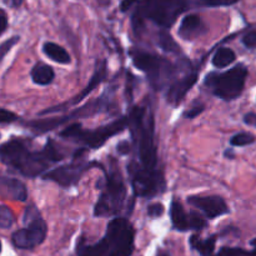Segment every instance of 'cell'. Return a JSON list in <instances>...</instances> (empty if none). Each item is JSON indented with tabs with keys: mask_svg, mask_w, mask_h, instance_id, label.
<instances>
[{
	"mask_svg": "<svg viewBox=\"0 0 256 256\" xmlns=\"http://www.w3.org/2000/svg\"><path fill=\"white\" fill-rule=\"evenodd\" d=\"M15 218L12 210L5 205H0V228L2 229H9L14 224Z\"/></svg>",
	"mask_w": 256,
	"mask_h": 256,
	"instance_id": "cb8c5ba5",
	"label": "cell"
},
{
	"mask_svg": "<svg viewBox=\"0 0 256 256\" xmlns=\"http://www.w3.org/2000/svg\"><path fill=\"white\" fill-rule=\"evenodd\" d=\"M128 124H129V120L126 118H122V119L116 120L112 124L98 128L96 130H92V132H85L82 129L74 139L82 142L85 146L90 148V149H98V148L102 146L109 138L115 136L119 132H124Z\"/></svg>",
	"mask_w": 256,
	"mask_h": 256,
	"instance_id": "30bf717a",
	"label": "cell"
},
{
	"mask_svg": "<svg viewBox=\"0 0 256 256\" xmlns=\"http://www.w3.org/2000/svg\"><path fill=\"white\" fill-rule=\"evenodd\" d=\"M235 58H236V55L230 48H220L212 56V64L218 69H222V68L229 66L232 62H234Z\"/></svg>",
	"mask_w": 256,
	"mask_h": 256,
	"instance_id": "44dd1931",
	"label": "cell"
},
{
	"mask_svg": "<svg viewBox=\"0 0 256 256\" xmlns=\"http://www.w3.org/2000/svg\"><path fill=\"white\" fill-rule=\"evenodd\" d=\"M0 162L28 178L42 175L50 164L56 162L54 154L48 146L42 152H29L25 144L18 139L0 145Z\"/></svg>",
	"mask_w": 256,
	"mask_h": 256,
	"instance_id": "7a4b0ae2",
	"label": "cell"
},
{
	"mask_svg": "<svg viewBox=\"0 0 256 256\" xmlns=\"http://www.w3.org/2000/svg\"><path fill=\"white\" fill-rule=\"evenodd\" d=\"M82 129V126L80 122H74V124L69 125L66 129L62 130V132H60V136L66 138V139H74V138L79 134V132Z\"/></svg>",
	"mask_w": 256,
	"mask_h": 256,
	"instance_id": "4316f807",
	"label": "cell"
},
{
	"mask_svg": "<svg viewBox=\"0 0 256 256\" xmlns=\"http://www.w3.org/2000/svg\"><path fill=\"white\" fill-rule=\"evenodd\" d=\"M90 166L92 164H88V162H74V164L56 168V169L42 175V178L46 180H52L62 186H72L75 182H79L82 175L88 169H90Z\"/></svg>",
	"mask_w": 256,
	"mask_h": 256,
	"instance_id": "8fae6325",
	"label": "cell"
},
{
	"mask_svg": "<svg viewBox=\"0 0 256 256\" xmlns=\"http://www.w3.org/2000/svg\"><path fill=\"white\" fill-rule=\"evenodd\" d=\"M32 79L35 84L38 85H49L54 80L55 72L50 65L44 64V62H38L32 69Z\"/></svg>",
	"mask_w": 256,
	"mask_h": 256,
	"instance_id": "e0dca14e",
	"label": "cell"
},
{
	"mask_svg": "<svg viewBox=\"0 0 256 256\" xmlns=\"http://www.w3.org/2000/svg\"><path fill=\"white\" fill-rule=\"evenodd\" d=\"M202 110H204V105H198V106H194L192 109H189V112L185 114V116H186L188 119H194L195 116L202 114Z\"/></svg>",
	"mask_w": 256,
	"mask_h": 256,
	"instance_id": "d6a6232c",
	"label": "cell"
},
{
	"mask_svg": "<svg viewBox=\"0 0 256 256\" xmlns=\"http://www.w3.org/2000/svg\"><path fill=\"white\" fill-rule=\"evenodd\" d=\"M132 139L139 152L140 164L146 169H156L158 155L154 142V118L142 108H135L130 114Z\"/></svg>",
	"mask_w": 256,
	"mask_h": 256,
	"instance_id": "277c9868",
	"label": "cell"
},
{
	"mask_svg": "<svg viewBox=\"0 0 256 256\" xmlns=\"http://www.w3.org/2000/svg\"><path fill=\"white\" fill-rule=\"evenodd\" d=\"M135 232L132 225L124 218L109 222L106 232L100 242L92 245L78 242V256H132L134 252Z\"/></svg>",
	"mask_w": 256,
	"mask_h": 256,
	"instance_id": "6da1fadb",
	"label": "cell"
},
{
	"mask_svg": "<svg viewBox=\"0 0 256 256\" xmlns=\"http://www.w3.org/2000/svg\"><path fill=\"white\" fill-rule=\"evenodd\" d=\"M246 76V66L242 64H238L222 74H218V72L209 74L205 80V84L216 96L229 102V100L236 99L242 94Z\"/></svg>",
	"mask_w": 256,
	"mask_h": 256,
	"instance_id": "8992f818",
	"label": "cell"
},
{
	"mask_svg": "<svg viewBox=\"0 0 256 256\" xmlns=\"http://www.w3.org/2000/svg\"><path fill=\"white\" fill-rule=\"evenodd\" d=\"M199 5L204 6H219V5H232L235 4L238 0H195Z\"/></svg>",
	"mask_w": 256,
	"mask_h": 256,
	"instance_id": "f1b7e54d",
	"label": "cell"
},
{
	"mask_svg": "<svg viewBox=\"0 0 256 256\" xmlns=\"http://www.w3.org/2000/svg\"><path fill=\"white\" fill-rule=\"evenodd\" d=\"M12 5H14L15 8H19L20 5H22V0H12Z\"/></svg>",
	"mask_w": 256,
	"mask_h": 256,
	"instance_id": "74e56055",
	"label": "cell"
},
{
	"mask_svg": "<svg viewBox=\"0 0 256 256\" xmlns=\"http://www.w3.org/2000/svg\"><path fill=\"white\" fill-rule=\"evenodd\" d=\"M244 122L249 126H256V114L255 112H248L244 116Z\"/></svg>",
	"mask_w": 256,
	"mask_h": 256,
	"instance_id": "e575fe53",
	"label": "cell"
},
{
	"mask_svg": "<svg viewBox=\"0 0 256 256\" xmlns=\"http://www.w3.org/2000/svg\"><path fill=\"white\" fill-rule=\"evenodd\" d=\"M158 256H169V255L165 254V252H159V254H158Z\"/></svg>",
	"mask_w": 256,
	"mask_h": 256,
	"instance_id": "ab89813d",
	"label": "cell"
},
{
	"mask_svg": "<svg viewBox=\"0 0 256 256\" xmlns=\"http://www.w3.org/2000/svg\"><path fill=\"white\" fill-rule=\"evenodd\" d=\"M126 199V186L118 168H109L105 172V184L94 209L99 218H112L119 214Z\"/></svg>",
	"mask_w": 256,
	"mask_h": 256,
	"instance_id": "5b68a950",
	"label": "cell"
},
{
	"mask_svg": "<svg viewBox=\"0 0 256 256\" xmlns=\"http://www.w3.org/2000/svg\"><path fill=\"white\" fill-rule=\"evenodd\" d=\"M22 222L25 228L16 230L12 234V244L18 249H34L35 246L42 244L46 238V222H44L39 210L34 205H30L25 209Z\"/></svg>",
	"mask_w": 256,
	"mask_h": 256,
	"instance_id": "52a82bcc",
	"label": "cell"
},
{
	"mask_svg": "<svg viewBox=\"0 0 256 256\" xmlns=\"http://www.w3.org/2000/svg\"><path fill=\"white\" fill-rule=\"evenodd\" d=\"M128 169L132 175V189L138 196H154L164 189V176L160 170L146 169L136 162H132Z\"/></svg>",
	"mask_w": 256,
	"mask_h": 256,
	"instance_id": "9c48e42d",
	"label": "cell"
},
{
	"mask_svg": "<svg viewBox=\"0 0 256 256\" xmlns=\"http://www.w3.org/2000/svg\"><path fill=\"white\" fill-rule=\"evenodd\" d=\"M200 26H202V20H200V18L198 16V15H186V16L182 19V24H180L179 35L182 38H184L185 40L192 39L195 35H198Z\"/></svg>",
	"mask_w": 256,
	"mask_h": 256,
	"instance_id": "ac0fdd59",
	"label": "cell"
},
{
	"mask_svg": "<svg viewBox=\"0 0 256 256\" xmlns=\"http://www.w3.org/2000/svg\"><path fill=\"white\" fill-rule=\"evenodd\" d=\"M242 42L246 48H256V32H250L244 35Z\"/></svg>",
	"mask_w": 256,
	"mask_h": 256,
	"instance_id": "1f68e13d",
	"label": "cell"
},
{
	"mask_svg": "<svg viewBox=\"0 0 256 256\" xmlns=\"http://www.w3.org/2000/svg\"><path fill=\"white\" fill-rule=\"evenodd\" d=\"M0 196L15 202H25L28 199L26 186L19 179L0 175Z\"/></svg>",
	"mask_w": 256,
	"mask_h": 256,
	"instance_id": "4fadbf2b",
	"label": "cell"
},
{
	"mask_svg": "<svg viewBox=\"0 0 256 256\" xmlns=\"http://www.w3.org/2000/svg\"><path fill=\"white\" fill-rule=\"evenodd\" d=\"M198 80V74L196 72H189L186 76L182 78L178 82H172V86L169 88V92H168V100L172 104H179L182 99H184L185 95L188 94L190 89L194 86V84Z\"/></svg>",
	"mask_w": 256,
	"mask_h": 256,
	"instance_id": "5bb4252c",
	"label": "cell"
},
{
	"mask_svg": "<svg viewBox=\"0 0 256 256\" xmlns=\"http://www.w3.org/2000/svg\"><path fill=\"white\" fill-rule=\"evenodd\" d=\"M206 220L198 212H192L189 214V225L190 230H202L205 226H206Z\"/></svg>",
	"mask_w": 256,
	"mask_h": 256,
	"instance_id": "484cf974",
	"label": "cell"
},
{
	"mask_svg": "<svg viewBox=\"0 0 256 256\" xmlns=\"http://www.w3.org/2000/svg\"><path fill=\"white\" fill-rule=\"evenodd\" d=\"M159 45L165 50V52H179V45L176 44L174 39H172V35L166 32H162L159 34Z\"/></svg>",
	"mask_w": 256,
	"mask_h": 256,
	"instance_id": "603a6c76",
	"label": "cell"
},
{
	"mask_svg": "<svg viewBox=\"0 0 256 256\" xmlns=\"http://www.w3.org/2000/svg\"><path fill=\"white\" fill-rule=\"evenodd\" d=\"M164 205L159 204V202H155L148 206V215L150 218H160L164 214Z\"/></svg>",
	"mask_w": 256,
	"mask_h": 256,
	"instance_id": "f546056e",
	"label": "cell"
},
{
	"mask_svg": "<svg viewBox=\"0 0 256 256\" xmlns=\"http://www.w3.org/2000/svg\"><path fill=\"white\" fill-rule=\"evenodd\" d=\"M118 152L122 155H126L129 154L130 152V144L129 142H122L118 144Z\"/></svg>",
	"mask_w": 256,
	"mask_h": 256,
	"instance_id": "d590c367",
	"label": "cell"
},
{
	"mask_svg": "<svg viewBox=\"0 0 256 256\" xmlns=\"http://www.w3.org/2000/svg\"><path fill=\"white\" fill-rule=\"evenodd\" d=\"M225 156H230V158H234V155L232 154V152H229V150H228L226 152H225Z\"/></svg>",
	"mask_w": 256,
	"mask_h": 256,
	"instance_id": "f35d334b",
	"label": "cell"
},
{
	"mask_svg": "<svg viewBox=\"0 0 256 256\" xmlns=\"http://www.w3.org/2000/svg\"><path fill=\"white\" fill-rule=\"evenodd\" d=\"M188 202L194 208H196V209H199L202 212H204L208 219H215V218L222 216V215L229 212V208H228L225 200L220 196H215V195H210V196H200V195L189 196L188 198Z\"/></svg>",
	"mask_w": 256,
	"mask_h": 256,
	"instance_id": "7c38bea8",
	"label": "cell"
},
{
	"mask_svg": "<svg viewBox=\"0 0 256 256\" xmlns=\"http://www.w3.org/2000/svg\"><path fill=\"white\" fill-rule=\"evenodd\" d=\"M136 2L138 0H122V4H120V9H122V12H128L132 6V4H135Z\"/></svg>",
	"mask_w": 256,
	"mask_h": 256,
	"instance_id": "8d00e7d4",
	"label": "cell"
},
{
	"mask_svg": "<svg viewBox=\"0 0 256 256\" xmlns=\"http://www.w3.org/2000/svg\"><path fill=\"white\" fill-rule=\"evenodd\" d=\"M105 76H106V62H98L96 70H95L94 75H92V78L90 79V82L86 85V88H85V89L82 90V92H80L79 95H78V96H75L72 102H68L66 105L78 104V102H82V99H85V98H86L88 95H89L90 92H92V90L96 89L98 85H99L100 82H102V80L105 79Z\"/></svg>",
	"mask_w": 256,
	"mask_h": 256,
	"instance_id": "9a60e30c",
	"label": "cell"
},
{
	"mask_svg": "<svg viewBox=\"0 0 256 256\" xmlns=\"http://www.w3.org/2000/svg\"><path fill=\"white\" fill-rule=\"evenodd\" d=\"M42 52L48 58L52 60V62H58V64H69L72 62L69 52L60 45L55 44V42H45L42 45Z\"/></svg>",
	"mask_w": 256,
	"mask_h": 256,
	"instance_id": "d6986e66",
	"label": "cell"
},
{
	"mask_svg": "<svg viewBox=\"0 0 256 256\" xmlns=\"http://www.w3.org/2000/svg\"><path fill=\"white\" fill-rule=\"evenodd\" d=\"M170 218H172V222L176 230L179 232L190 230L189 215L185 212L184 206L178 200H172V205H170Z\"/></svg>",
	"mask_w": 256,
	"mask_h": 256,
	"instance_id": "2e32d148",
	"label": "cell"
},
{
	"mask_svg": "<svg viewBox=\"0 0 256 256\" xmlns=\"http://www.w3.org/2000/svg\"><path fill=\"white\" fill-rule=\"evenodd\" d=\"M132 64L142 70V72L148 75L152 85L160 88L165 82V78L172 76L174 74V68L172 66L166 59L158 55L152 54L146 52H132Z\"/></svg>",
	"mask_w": 256,
	"mask_h": 256,
	"instance_id": "ba28073f",
	"label": "cell"
},
{
	"mask_svg": "<svg viewBox=\"0 0 256 256\" xmlns=\"http://www.w3.org/2000/svg\"><path fill=\"white\" fill-rule=\"evenodd\" d=\"M255 142V136L250 132H239L230 139V144L232 146H246Z\"/></svg>",
	"mask_w": 256,
	"mask_h": 256,
	"instance_id": "d4e9b609",
	"label": "cell"
},
{
	"mask_svg": "<svg viewBox=\"0 0 256 256\" xmlns=\"http://www.w3.org/2000/svg\"><path fill=\"white\" fill-rule=\"evenodd\" d=\"M252 245L254 246L252 252H246L240 248H222L218 256H256V239L252 240Z\"/></svg>",
	"mask_w": 256,
	"mask_h": 256,
	"instance_id": "7402d4cb",
	"label": "cell"
},
{
	"mask_svg": "<svg viewBox=\"0 0 256 256\" xmlns=\"http://www.w3.org/2000/svg\"><path fill=\"white\" fill-rule=\"evenodd\" d=\"M0 252H2V242H0Z\"/></svg>",
	"mask_w": 256,
	"mask_h": 256,
	"instance_id": "60d3db41",
	"label": "cell"
},
{
	"mask_svg": "<svg viewBox=\"0 0 256 256\" xmlns=\"http://www.w3.org/2000/svg\"><path fill=\"white\" fill-rule=\"evenodd\" d=\"M189 0H142L132 15L134 32H140L145 20H152L159 26H172L180 14L188 9Z\"/></svg>",
	"mask_w": 256,
	"mask_h": 256,
	"instance_id": "3957f363",
	"label": "cell"
},
{
	"mask_svg": "<svg viewBox=\"0 0 256 256\" xmlns=\"http://www.w3.org/2000/svg\"><path fill=\"white\" fill-rule=\"evenodd\" d=\"M215 242H216V236H210L202 240L199 235H192L189 240L192 249L196 250L202 256H215Z\"/></svg>",
	"mask_w": 256,
	"mask_h": 256,
	"instance_id": "ffe728a7",
	"label": "cell"
},
{
	"mask_svg": "<svg viewBox=\"0 0 256 256\" xmlns=\"http://www.w3.org/2000/svg\"><path fill=\"white\" fill-rule=\"evenodd\" d=\"M8 28V15L4 10L0 9V35L6 30Z\"/></svg>",
	"mask_w": 256,
	"mask_h": 256,
	"instance_id": "836d02e7",
	"label": "cell"
},
{
	"mask_svg": "<svg viewBox=\"0 0 256 256\" xmlns=\"http://www.w3.org/2000/svg\"><path fill=\"white\" fill-rule=\"evenodd\" d=\"M18 120V116L9 110L0 109V124H9Z\"/></svg>",
	"mask_w": 256,
	"mask_h": 256,
	"instance_id": "4dcf8cb0",
	"label": "cell"
},
{
	"mask_svg": "<svg viewBox=\"0 0 256 256\" xmlns=\"http://www.w3.org/2000/svg\"><path fill=\"white\" fill-rule=\"evenodd\" d=\"M19 39H20L19 36H12V38H10V39H8L6 42H2V45H0V62L4 59L5 55H6L8 52H10V49H12V48L14 46V45L16 44L18 42H19Z\"/></svg>",
	"mask_w": 256,
	"mask_h": 256,
	"instance_id": "83f0119b",
	"label": "cell"
}]
</instances>
